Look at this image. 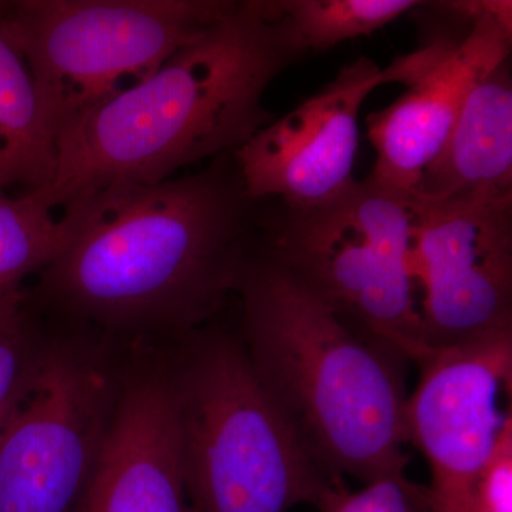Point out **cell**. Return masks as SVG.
Here are the masks:
<instances>
[{
    "label": "cell",
    "mask_w": 512,
    "mask_h": 512,
    "mask_svg": "<svg viewBox=\"0 0 512 512\" xmlns=\"http://www.w3.org/2000/svg\"><path fill=\"white\" fill-rule=\"evenodd\" d=\"M239 338L256 375L329 476L406 471V360L339 318L271 256L249 249Z\"/></svg>",
    "instance_id": "obj_3"
},
{
    "label": "cell",
    "mask_w": 512,
    "mask_h": 512,
    "mask_svg": "<svg viewBox=\"0 0 512 512\" xmlns=\"http://www.w3.org/2000/svg\"><path fill=\"white\" fill-rule=\"evenodd\" d=\"M73 326L43 335L0 427V512H77L92 483L127 369L109 336Z\"/></svg>",
    "instance_id": "obj_7"
},
{
    "label": "cell",
    "mask_w": 512,
    "mask_h": 512,
    "mask_svg": "<svg viewBox=\"0 0 512 512\" xmlns=\"http://www.w3.org/2000/svg\"><path fill=\"white\" fill-rule=\"evenodd\" d=\"M320 512H431L424 485L402 473L389 474L366 483L362 490L343 485L319 507Z\"/></svg>",
    "instance_id": "obj_18"
},
{
    "label": "cell",
    "mask_w": 512,
    "mask_h": 512,
    "mask_svg": "<svg viewBox=\"0 0 512 512\" xmlns=\"http://www.w3.org/2000/svg\"><path fill=\"white\" fill-rule=\"evenodd\" d=\"M414 200L426 345L434 352L512 332V197Z\"/></svg>",
    "instance_id": "obj_8"
},
{
    "label": "cell",
    "mask_w": 512,
    "mask_h": 512,
    "mask_svg": "<svg viewBox=\"0 0 512 512\" xmlns=\"http://www.w3.org/2000/svg\"><path fill=\"white\" fill-rule=\"evenodd\" d=\"M77 512H192L165 365L127 369L106 443Z\"/></svg>",
    "instance_id": "obj_12"
},
{
    "label": "cell",
    "mask_w": 512,
    "mask_h": 512,
    "mask_svg": "<svg viewBox=\"0 0 512 512\" xmlns=\"http://www.w3.org/2000/svg\"><path fill=\"white\" fill-rule=\"evenodd\" d=\"M416 390L407 397V443L426 457L431 512H468L493 460L511 410L512 332L470 345L434 350L421 360Z\"/></svg>",
    "instance_id": "obj_9"
},
{
    "label": "cell",
    "mask_w": 512,
    "mask_h": 512,
    "mask_svg": "<svg viewBox=\"0 0 512 512\" xmlns=\"http://www.w3.org/2000/svg\"><path fill=\"white\" fill-rule=\"evenodd\" d=\"M417 221L413 194L367 177L328 204L288 208L268 225L265 252L350 328L419 365L433 350L420 315Z\"/></svg>",
    "instance_id": "obj_5"
},
{
    "label": "cell",
    "mask_w": 512,
    "mask_h": 512,
    "mask_svg": "<svg viewBox=\"0 0 512 512\" xmlns=\"http://www.w3.org/2000/svg\"><path fill=\"white\" fill-rule=\"evenodd\" d=\"M409 55L380 67L360 56L301 106L261 128L232 153L249 201L281 197L286 207H319L356 183L359 113L377 87L409 84Z\"/></svg>",
    "instance_id": "obj_10"
},
{
    "label": "cell",
    "mask_w": 512,
    "mask_h": 512,
    "mask_svg": "<svg viewBox=\"0 0 512 512\" xmlns=\"http://www.w3.org/2000/svg\"><path fill=\"white\" fill-rule=\"evenodd\" d=\"M231 3L15 0L2 2V16L57 140L100 104L148 79Z\"/></svg>",
    "instance_id": "obj_6"
},
{
    "label": "cell",
    "mask_w": 512,
    "mask_h": 512,
    "mask_svg": "<svg viewBox=\"0 0 512 512\" xmlns=\"http://www.w3.org/2000/svg\"><path fill=\"white\" fill-rule=\"evenodd\" d=\"M423 5L414 0H278L305 52H326L376 30Z\"/></svg>",
    "instance_id": "obj_16"
},
{
    "label": "cell",
    "mask_w": 512,
    "mask_h": 512,
    "mask_svg": "<svg viewBox=\"0 0 512 512\" xmlns=\"http://www.w3.org/2000/svg\"><path fill=\"white\" fill-rule=\"evenodd\" d=\"M73 202L82 224L26 291L35 311L109 338L175 340L207 325L237 289L251 201L232 154L197 174Z\"/></svg>",
    "instance_id": "obj_1"
},
{
    "label": "cell",
    "mask_w": 512,
    "mask_h": 512,
    "mask_svg": "<svg viewBox=\"0 0 512 512\" xmlns=\"http://www.w3.org/2000/svg\"><path fill=\"white\" fill-rule=\"evenodd\" d=\"M468 512H512V417L474 495Z\"/></svg>",
    "instance_id": "obj_19"
},
{
    "label": "cell",
    "mask_w": 512,
    "mask_h": 512,
    "mask_svg": "<svg viewBox=\"0 0 512 512\" xmlns=\"http://www.w3.org/2000/svg\"><path fill=\"white\" fill-rule=\"evenodd\" d=\"M59 165L50 126L28 62L6 32L0 2V192L47 190Z\"/></svg>",
    "instance_id": "obj_14"
},
{
    "label": "cell",
    "mask_w": 512,
    "mask_h": 512,
    "mask_svg": "<svg viewBox=\"0 0 512 512\" xmlns=\"http://www.w3.org/2000/svg\"><path fill=\"white\" fill-rule=\"evenodd\" d=\"M305 52L276 0L232 2L144 82L64 130L55 181L43 194L63 210L117 184H156L232 154L272 123L269 84Z\"/></svg>",
    "instance_id": "obj_2"
},
{
    "label": "cell",
    "mask_w": 512,
    "mask_h": 512,
    "mask_svg": "<svg viewBox=\"0 0 512 512\" xmlns=\"http://www.w3.org/2000/svg\"><path fill=\"white\" fill-rule=\"evenodd\" d=\"M42 338L26 289L0 303V427L28 382Z\"/></svg>",
    "instance_id": "obj_17"
},
{
    "label": "cell",
    "mask_w": 512,
    "mask_h": 512,
    "mask_svg": "<svg viewBox=\"0 0 512 512\" xmlns=\"http://www.w3.org/2000/svg\"><path fill=\"white\" fill-rule=\"evenodd\" d=\"M175 340L165 367L192 512L319 508L345 485L303 446L239 335L207 323Z\"/></svg>",
    "instance_id": "obj_4"
},
{
    "label": "cell",
    "mask_w": 512,
    "mask_h": 512,
    "mask_svg": "<svg viewBox=\"0 0 512 512\" xmlns=\"http://www.w3.org/2000/svg\"><path fill=\"white\" fill-rule=\"evenodd\" d=\"M424 201L512 197L510 62L494 67L468 94L439 156L413 188Z\"/></svg>",
    "instance_id": "obj_13"
},
{
    "label": "cell",
    "mask_w": 512,
    "mask_h": 512,
    "mask_svg": "<svg viewBox=\"0 0 512 512\" xmlns=\"http://www.w3.org/2000/svg\"><path fill=\"white\" fill-rule=\"evenodd\" d=\"M80 224L77 202L60 210L42 191L19 197L0 192V303L25 291L23 282L69 247Z\"/></svg>",
    "instance_id": "obj_15"
},
{
    "label": "cell",
    "mask_w": 512,
    "mask_h": 512,
    "mask_svg": "<svg viewBox=\"0 0 512 512\" xmlns=\"http://www.w3.org/2000/svg\"><path fill=\"white\" fill-rule=\"evenodd\" d=\"M446 8L470 20L467 35L457 42L434 40L429 64L407 92L367 116V136L376 150L369 178L394 190L413 191L446 144L468 94L510 57L511 2H446Z\"/></svg>",
    "instance_id": "obj_11"
}]
</instances>
